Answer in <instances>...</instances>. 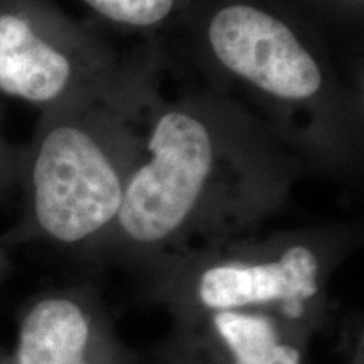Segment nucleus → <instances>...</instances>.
Returning a JSON list of instances; mask_svg holds the SVG:
<instances>
[{
  "label": "nucleus",
  "mask_w": 364,
  "mask_h": 364,
  "mask_svg": "<svg viewBox=\"0 0 364 364\" xmlns=\"http://www.w3.org/2000/svg\"><path fill=\"white\" fill-rule=\"evenodd\" d=\"M7 272H9L7 252H6V247H4V243L0 241V284H2L4 279H6Z\"/></svg>",
  "instance_id": "9d476101"
},
{
  "label": "nucleus",
  "mask_w": 364,
  "mask_h": 364,
  "mask_svg": "<svg viewBox=\"0 0 364 364\" xmlns=\"http://www.w3.org/2000/svg\"><path fill=\"white\" fill-rule=\"evenodd\" d=\"M61 34L22 4L0 6V93L44 107H65L78 65Z\"/></svg>",
  "instance_id": "0eeeda50"
},
{
  "label": "nucleus",
  "mask_w": 364,
  "mask_h": 364,
  "mask_svg": "<svg viewBox=\"0 0 364 364\" xmlns=\"http://www.w3.org/2000/svg\"><path fill=\"white\" fill-rule=\"evenodd\" d=\"M149 157L125 182L113 231L144 253L182 245L203 228V203L215 167V142L203 120L182 110L159 118Z\"/></svg>",
  "instance_id": "7ed1b4c3"
},
{
  "label": "nucleus",
  "mask_w": 364,
  "mask_h": 364,
  "mask_svg": "<svg viewBox=\"0 0 364 364\" xmlns=\"http://www.w3.org/2000/svg\"><path fill=\"white\" fill-rule=\"evenodd\" d=\"M19 169L21 167L17 164V159L12 157L6 145L0 142V189L6 188L9 182L17 176Z\"/></svg>",
  "instance_id": "1a4fd4ad"
},
{
  "label": "nucleus",
  "mask_w": 364,
  "mask_h": 364,
  "mask_svg": "<svg viewBox=\"0 0 364 364\" xmlns=\"http://www.w3.org/2000/svg\"><path fill=\"white\" fill-rule=\"evenodd\" d=\"M24 171L29 235L76 250L113 230L125 181L98 136L66 108L48 112Z\"/></svg>",
  "instance_id": "f257e3e1"
},
{
  "label": "nucleus",
  "mask_w": 364,
  "mask_h": 364,
  "mask_svg": "<svg viewBox=\"0 0 364 364\" xmlns=\"http://www.w3.org/2000/svg\"><path fill=\"white\" fill-rule=\"evenodd\" d=\"M327 262L322 248L292 240L240 253H209L179 270L162 297L174 317L218 311H263L318 331L327 321Z\"/></svg>",
  "instance_id": "f03ea898"
},
{
  "label": "nucleus",
  "mask_w": 364,
  "mask_h": 364,
  "mask_svg": "<svg viewBox=\"0 0 364 364\" xmlns=\"http://www.w3.org/2000/svg\"><path fill=\"white\" fill-rule=\"evenodd\" d=\"M11 364H139L88 294L51 290L22 309Z\"/></svg>",
  "instance_id": "423d86ee"
},
{
  "label": "nucleus",
  "mask_w": 364,
  "mask_h": 364,
  "mask_svg": "<svg viewBox=\"0 0 364 364\" xmlns=\"http://www.w3.org/2000/svg\"><path fill=\"white\" fill-rule=\"evenodd\" d=\"M208 39L221 66L273 98L306 102L322 88L316 58L289 26L260 9H221L209 22Z\"/></svg>",
  "instance_id": "39448f33"
},
{
  "label": "nucleus",
  "mask_w": 364,
  "mask_h": 364,
  "mask_svg": "<svg viewBox=\"0 0 364 364\" xmlns=\"http://www.w3.org/2000/svg\"><path fill=\"white\" fill-rule=\"evenodd\" d=\"M83 2L110 21L147 27L166 19L176 0H83Z\"/></svg>",
  "instance_id": "6e6552de"
},
{
  "label": "nucleus",
  "mask_w": 364,
  "mask_h": 364,
  "mask_svg": "<svg viewBox=\"0 0 364 364\" xmlns=\"http://www.w3.org/2000/svg\"><path fill=\"white\" fill-rule=\"evenodd\" d=\"M0 364H11L7 356V351H0Z\"/></svg>",
  "instance_id": "9b49d317"
},
{
  "label": "nucleus",
  "mask_w": 364,
  "mask_h": 364,
  "mask_svg": "<svg viewBox=\"0 0 364 364\" xmlns=\"http://www.w3.org/2000/svg\"><path fill=\"white\" fill-rule=\"evenodd\" d=\"M316 327L263 311L174 317L152 364H307Z\"/></svg>",
  "instance_id": "20e7f679"
}]
</instances>
